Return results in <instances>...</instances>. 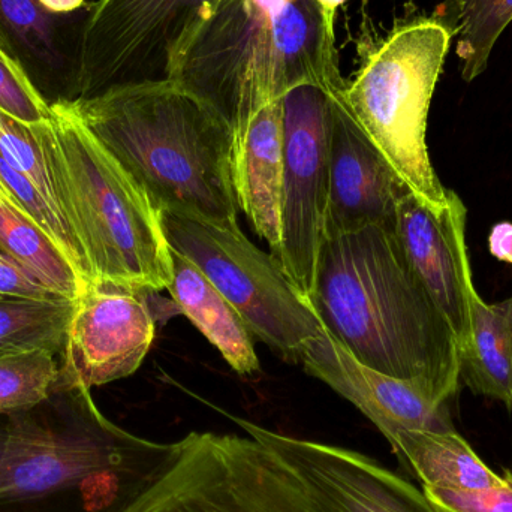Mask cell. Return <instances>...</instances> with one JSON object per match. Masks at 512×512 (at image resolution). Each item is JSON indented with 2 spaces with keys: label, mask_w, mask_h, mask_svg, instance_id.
Listing matches in <instances>:
<instances>
[{
  "label": "cell",
  "mask_w": 512,
  "mask_h": 512,
  "mask_svg": "<svg viewBox=\"0 0 512 512\" xmlns=\"http://www.w3.org/2000/svg\"><path fill=\"white\" fill-rule=\"evenodd\" d=\"M307 300L325 333L363 366L412 382L438 403L459 390V343L394 227L327 237Z\"/></svg>",
  "instance_id": "obj_1"
},
{
  "label": "cell",
  "mask_w": 512,
  "mask_h": 512,
  "mask_svg": "<svg viewBox=\"0 0 512 512\" xmlns=\"http://www.w3.org/2000/svg\"><path fill=\"white\" fill-rule=\"evenodd\" d=\"M177 450L111 423L62 373L38 405L0 414V512H125Z\"/></svg>",
  "instance_id": "obj_2"
},
{
  "label": "cell",
  "mask_w": 512,
  "mask_h": 512,
  "mask_svg": "<svg viewBox=\"0 0 512 512\" xmlns=\"http://www.w3.org/2000/svg\"><path fill=\"white\" fill-rule=\"evenodd\" d=\"M68 102L158 212L237 221L233 134L176 81L126 84Z\"/></svg>",
  "instance_id": "obj_3"
},
{
  "label": "cell",
  "mask_w": 512,
  "mask_h": 512,
  "mask_svg": "<svg viewBox=\"0 0 512 512\" xmlns=\"http://www.w3.org/2000/svg\"><path fill=\"white\" fill-rule=\"evenodd\" d=\"M334 21L315 0H222L183 54L173 80L209 105L233 134L295 87H345Z\"/></svg>",
  "instance_id": "obj_4"
},
{
  "label": "cell",
  "mask_w": 512,
  "mask_h": 512,
  "mask_svg": "<svg viewBox=\"0 0 512 512\" xmlns=\"http://www.w3.org/2000/svg\"><path fill=\"white\" fill-rule=\"evenodd\" d=\"M35 129L90 283L167 289L171 249L146 192L83 125L68 99L51 104L50 117Z\"/></svg>",
  "instance_id": "obj_5"
},
{
  "label": "cell",
  "mask_w": 512,
  "mask_h": 512,
  "mask_svg": "<svg viewBox=\"0 0 512 512\" xmlns=\"http://www.w3.org/2000/svg\"><path fill=\"white\" fill-rule=\"evenodd\" d=\"M454 33L439 18L403 24L370 54L343 101L409 189L436 213L448 191L427 147V119Z\"/></svg>",
  "instance_id": "obj_6"
},
{
  "label": "cell",
  "mask_w": 512,
  "mask_h": 512,
  "mask_svg": "<svg viewBox=\"0 0 512 512\" xmlns=\"http://www.w3.org/2000/svg\"><path fill=\"white\" fill-rule=\"evenodd\" d=\"M125 512H337L256 439L189 433L158 480Z\"/></svg>",
  "instance_id": "obj_7"
},
{
  "label": "cell",
  "mask_w": 512,
  "mask_h": 512,
  "mask_svg": "<svg viewBox=\"0 0 512 512\" xmlns=\"http://www.w3.org/2000/svg\"><path fill=\"white\" fill-rule=\"evenodd\" d=\"M171 251L197 265L236 307L249 331L285 360L300 361L310 340L324 333L306 295L271 254L242 233L239 222H215L159 212Z\"/></svg>",
  "instance_id": "obj_8"
},
{
  "label": "cell",
  "mask_w": 512,
  "mask_h": 512,
  "mask_svg": "<svg viewBox=\"0 0 512 512\" xmlns=\"http://www.w3.org/2000/svg\"><path fill=\"white\" fill-rule=\"evenodd\" d=\"M222 0H98L72 60L77 98L126 84L173 80L192 39Z\"/></svg>",
  "instance_id": "obj_9"
},
{
  "label": "cell",
  "mask_w": 512,
  "mask_h": 512,
  "mask_svg": "<svg viewBox=\"0 0 512 512\" xmlns=\"http://www.w3.org/2000/svg\"><path fill=\"white\" fill-rule=\"evenodd\" d=\"M334 90L306 84L283 96L282 239L273 256L306 297L312 291L319 252L327 239Z\"/></svg>",
  "instance_id": "obj_10"
},
{
  "label": "cell",
  "mask_w": 512,
  "mask_h": 512,
  "mask_svg": "<svg viewBox=\"0 0 512 512\" xmlns=\"http://www.w3.org/2000/svg\"><path fill=\"white\" fill-rule=\"evenodd\" d=\"M158 291L90 283L74 300L62 373L86 388L134 375L155 340Z\"/></svg>",
  "instance_id": "obj_11"
},
{
  "label": "cell",
  "mask_w": 512,
  "mask_h": 512,
  "mask_svg": "<svg viewBox=\"0 0 512 512\" xmlns=\"http://www.w3.org/2000/svg\"><path fill=\"white\" fill-rule=\"evenodd\" d=\"M468 210L448 191V204L436 213L409 191L399 201L394 231L418 279L447 319L460 352L471 340V301L477 292L466 245Z\"/></svg>",
  "instance_id": "obj_12"
},
{
  "label": "cell",
  "mask_w": 512,
  "mask_h": 512,
  "mask_svg": "<svg viewBox=\"0 0 512 512\" xmlns=\"http://www.w3.org/2000/svg\"><path fill=\"white\" fill-rule=\"evenodd\" d=\"M234 421L285 457L337 512H439L423 490L364 454Z\"/></svg>",
  "instance_id": "obj_13"
},
{
  "label": "cell",
  "mask_w": 512,
  "mask_h": 512,
  "mask_svg": "<svg viewBox=\"0 0 512 512\" xmlns=\"http://www.w3.org/2000/svg\"><path fill=\"white\" fill-rule=\"evenodd\" d=\"M343 89L331 95L327 237L369 225L394 227L399 201L411 191L358 125Z\"/></svg>",
  "instance_id": "obj_14"
},
{
  "label": "cell",
  "mask_w": 512,
  "mask_h": 512,
  "mask_svg": "<svg viewBox=\"0 0 512 512\" xmlns=\"http://www.w3.org/2000/svg\"><path fill=\"white\" fill-rule=\"evenodd\" d=\"M304 370L360 409L390 445L405 432L454 429L447 403H438L418 385L376 372L358 363L327 333L301 352Z\"/></svg>",
  "instance_id": "obj_15"
},
{
  "label": "cell",
  "mask_w": 512,
  "mask_h": 512,
  "mask_svg": "<svg viewBox=\"0 0 512 512\" xmlns=\"http://www.w3.org/2000/svg\"><path fill=\"white\" fill-rule=\"evenodd\" d=\"M283 99L262 108L233 153V185L239 209L276 254L282 239Z\"/></svg>",
  "instance_id": "obj_16"
},
{
  "label": "cell",
  "mask_w": 512,
  "mask_h": 512,
  "mask_svg": "<svg viewBox=\"0 0 512 512\" xmlns=\"http://www.w3.org/2000/svg\"><path fill=\"white\" fill-rule=\"evenodd\" d=\"M171 264L173 277L167 289L180 313L191 319L237 373L254 375L258 372L254 334L236 307L185 256L171 251Z\"/></svg>",
  "instance_id": "obj_17"
},
{
  "label": "cell",
  "mask_w": 512,
  "mask_h": 512,
  "mask_svg": "<svg viewBox=\"0 0 512 512\" xmlns=\"http://www.w3.org/2000/svg\"><path fill=\"white\" fill-rule=\"evenodd\" d=\"M460 381L512 411V295L495 304L472 295L471 340L460 352Z\"/></svg>",
  "instance_id": "obj_18"
},
{
  "label": "cell",
  "mask_w": 512,
  "mask_h": 512,
  "mask_svg": "<svg viewBox=\"0 0 512 512\" xmlns=\"http://www.w3.org/2000/svg\"><path fill=\"white\" fill-rule=\"evenodd\" d=\"M391 448L423 487L471 492L492 486L501 477L456 430L405 432Z\"/></svg>",
  "instance_id": "obj_19"
},
{
  "label": "cell",
  "mask_w": 512,
  "mask_h": 512,
  "mask_svg": "<svg viewBox=\"0 0 512 512\" xmlns=\"http://www.w3.org/2000/svg\"><path fill=\"white\" fill-rule=\"evenodd\" d=\"M0 249L32 271L60 297L75 300L86 288L53 240L5 201H0Z\"/></svg>",
  "instance_id": "obj_20"
},
{
  "label": "cell",
  "mask_w": 512,
  "mask_h": 512,
  "mask_svg": "<svg viewBox=\"0 0 512 512\" xmlns=\"http://www.w3.org/2000/svg\"><path fill=\"white\" fill-rule=\"evenodd\" d=\"M457 35V56L462 77L471 83L489 65L496 42L512 21V0H439Z\"/></svg>",
  "instance_id": "obj_21"
},
{
  "label": "cell",
  "mask_w": 512,
  "mask_h": 512,
  "mask_svg": "<svg viewBox=\"0 0 512 512\" xmlns=\"http://www.w3.org/2000/svg\"><path fill=\"white\" fill-rule=\"evenodd\" d=\"M0 41L21 66L53 72L65 66L59 20L39 0H0Z\"/></svg>",
  "instance_id": "obj_22"
},
{
  "label": "cell",
  "mask_w": 512,
  "mask_h": 512,
  "mask_svg": "<svg viewBox=\"0 0 512 512\" xmlns=\"http://www.w3.org/2000/svg\"><path fill=\"white\" fill-rule=\"evenodd\" d=\"M74 300L0 297V355L48 349L62 357Z\"/></svg>",
  "instance_id": "obj_23"
},
{
  "label": "cell",
  "mask_w": 512,
  "mask_h": 512,
  "mask_svg": "<svg viewBox=\"0 0 512 512\" xmlns=\"http://www.w3.org/2000/svg\"><path fill=\"white\" fill-rule=\"evenodd\" d=\"M62 375V357L48 349L0 355V414L23 411L50 396Z\"/></svg>",
  "instance_id": "obj_24"
},
{
  "label": "cell",
  "mask_w": 512,
  "mask_h": 512,
  "mask_svg": "<svg viewBox=\"0 0 512 512\" xmlns=\"http://www.w3.org/2000/svg\"><path fill=\"white\" fill-rule=\"evenodd\" d=\"M0 110L29 125L45 122L51 114V104L26 69L6 51H0Z\"/></svg>",
  "instance_id": "obj_25"
},
{
  "label": "cell",
  "mask_w": 512,
  "mask_h": 512,
  "mask_svg": "<svg viewBox=\"0 0 512 512\" xmlns=\"http://www.w3.org/2000/svg\"><path fill=\"white\" fill-rule=\"evenodd\" d=\"M439 512H512V472L505 471L492 486L471 492L423 487Z\"/></svg>",
  "instance_id": "obj_26"
},
{
  "label": "cell",
  "mask_w": 512,
  "mask_h": 512,
  "mask_svg": "<svg viewBox=\"0 0 512 512\" xmlns=\"http://www.w3.org/2000/svg\"><path fill=\"white\" fill-rule=\"evenodd\" d=\"M0 297L35 301H53L63 298L2 249H0Z\"/></svg>",
  "instance_id": "obj_27"
},
{
  "label": "cell",
  "mask_w": 512,
  "mask_h": 512,
  "mask_svg": "<svg viewBox=\"0 0 512 512\" xmlns=\"http://www.w3.org/2000/svg\"><path fill=\"white\" fill-rule=\"evenodd\" d=\"M490 252L501 261L512 264V224H499L489 237Z\"/></svg>",
  "instance_id": "obj_28"
},
{
  "label": "cell",
  "mask_w": 512,
  "mask_h": 512,
  "mask_svg": "<svg viewBox=\"0 0 512 512\" xmlns=\"http://www.w3.org/2000/svg\"><path fill=\"white\" fill-rule=\"evenodd\" d=\"M86 0H39L42 8L53 15L71 14L84 5Z\"/></svg>",
  "instance_id": "obj_29"
},
{
  "label": "cell",
  "mask_w": 512,
  "mask_h": 512,
  "mask_svg": "<svg viewBox=\"0 0 512 512\" xmlns=\"http://www.w3.org/2000/svg\"><path fill=\"white\" fill-rule=\"evenodd\" d=\"M315 2L318 3L322 12H324L331 21H334V15H336L337 9H339L346 0H315Z\"/></svg>",
  "instance_id": "obj_30"
},
{
  "label": "cell",
  "mask_w": 512,
  "mask_h": 512,
  "mask_svg": "<svg viewBox=\"0 0 512 512\" xmlns=\"http://www.w3.org/2000/svg\"><path fill=\"white\" fill-rule=\"evenodd\" d=\"M0 201H5V203L11 204V206H14L15 209L20 210V207H18L17 201H15V198L12 197L11 192L6 189V186L3 185L2 182H0ZM21 212V210H20ZM23 213V212H21Z\"/></svg>",
  "instance_id": "obj_31"
},
{
  "label": "cell",
  "mask_w": 512,
  "mask_h": 512,
  "mask_svg": "<svg viewBox=\"0 0 512 512\" xmlns=\"http://www.w3.org/2000/svg\"><path fill=\"white\" fill-rule=\"evenodd\" d=\"M0 51H6L5 47H3L2 41H0ZM8 53V51H6Z\"/></svg>",
  "instance_id": "obj_32"
},
{
  "label": "cell",
  "mask_w": 512,
  "mask_h": 512,
  "mask_svg": "<svg viewBox=\"0 0 512 512\" xmlns=\"http://www.w3.org/2000/svg\"><path fill=\"white\" fill-rule=\"evenodd\" d=\"M512 412V411H511Z\"/></svg>",
  "instance_id": "obj_33"
}]
</instances>
